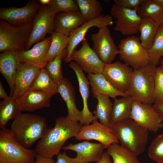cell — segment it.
Returning <instances> with one entry per match:
<instances>
[{"label": "cell", "mask_w": 163, "mask_h": 163, "mask_svg": "<svg viewBox=\"0 0 163 163\" xmlns=\"http://www.w3.org/2000/svg\"><path fill=\"white\" fill-rule=\"evenodd\" d=\"M148 51L150 63L157 66L163 56V23L160 25L153 43Z\"/></svg>", "instance_id": "obj_35"}, {"label": "cell", "mask_w": 163, "mask_h": 163, "mask_svg": "<svg viewBox=\"0 0 163 163\" xmlns=\"http://www.w3.org/2000/svg\"><path fill=\"white\" fill-rule=\"evenodd\" d=\"M51 36V41L46 57L47 62L65 51L69 40V37L55 31Z\"/></svg>", "instance_id": "obj_34"}, {"label": "cell", "mask_w": 163, "mask_h": 163, "mask_svg": "<svg viewBox=\"0 0 163 163\" xmlns=\"http://www.w3.org/2000/svg\"><path fill=\"white\" fill-rule=\"evenodd\" d=\"M148 155L158 163H163V132L155 138L149 147Z\"/></svg>", "instance_id": "obj_37"}, {"label": "cell", "mask_w": 163, "mask_h": 163, "mask_svg": "<svg viewBox=\"0 0 163 163\" xmlns=\"http://www.w3.org/2000/svg\"><path fill=\"white\" fill-rule=\"evenodd\" d=\"M35 149L26 148L16 140L10 129L0 130V163H34Z\"/></svg>", "instance_id": "obj_5"}, {"label": "cell", "mask_w": 163, "mask_h": 163, "mask_svg": "<svg viewBox=\"0 0 163 163\" xmlns=\"http://www.w3.org/2000/svg\"><path fill=\"white\" fill-rule=\"evenodd\" d=\"M161 102H163V67L161 66L156 68L153 97L154 104Z\"/></svg>", "instance_id": "obj_39"}, {"label": "cell", "mask_w": 163, "mask_h": 163, "mask_svg": "<svg viewBox=\"0 0 163 163\" xmlns=\"http://www.w3.org/2000/svg\"><path fill=\"white\" fill-rule=\"evenodd\" d=\"M82 126L79 122L73 121L67 116L57 118L54 127H48L43 136L38 140L35 149L36 153L53 158L60 152L68 139L77 135Z\"/></svg>", "instance_id": "obj_1"}, {"label": "cell", "mask_w": 163, "mask_h": 163, "mask_svg": "<svg viewBox=\"0 0 163 163\" xmlns=\"http://www.w3.org/2000/svg\"><path fill=\"white\" fill-rule=\"evenodd\" d=\"M152 105L163 121V102L155 103Z\"/></svg>", "instance_id": "obj_43"}, {"label": "cell", "mask_w": 163, "mask_h": 163, "mask_svg": "<svg viewBox=\"0 0 163 163\" xmlns=\"http://www.w3.org/2000/svg\"><path fill=\"white\" fill-rule=\"evenodd\" d=\"M40 69L31 64L19 62L15 76V88L12 98L16 100L29 89Z\"/></svg>", "instance_id": "obj_20"}, {"label": "cell", "mask_w": 163, "mask_h": 163, "mask_svg": "<svg viewBox=\"0 0 163 163\" xmlns=\"http://www.w3.org/2000/svg\"><path fill=\"white\" fill-rule=\"evenodd\" d=\"M137 12L141 18H149L159 26L163 23V6L154 0H144Z\"/></svg>", "instance_id": "obj_30"}, {"label": "cell", "mask_w": 163, "mask_h": 163, "mask_svg": "<svg viewBox=\"0 0 163 163\" xmlns=\"http://www.w3.org/2000/svg\"><path fill=\"white\" fill-rule=\"evenodd\" d=\"M75 137L78 140H96L106 148L112 144L119 142L112 133L110 129L98 122L97 120H94L91 124L82 126L79 132Z\"/></svg>", "instance_id": "obj_16"}, {"label": "cell", "mask_w": 163, "mask_h": 163, "mask_svg": "<svg viewBox=\"0 0 163 163\" xmlns=\"http://www.w3.org/2000/svg\"><path fill=\"white\" fill-rule=\"evenodd\" d=\"M19 62L16 50H8L0 54V72L8 85L11 97L14 90L15 78Z\"/></svg>", "instance_id": "obj_23"}, {"label": "cell", "mask_w": 163, "mask_h": 163, "mask_svg": "<svg viewBox=\"0 0 163 163\" xmlns=\"http://www.w3.org/2000/svg\"><path fill=\"white\" fill-rule=\"evenodd\" d=\"M161 66L163 67V57L162 58V59L161 60Z\"/></svg>", "instance_id": "obj_48"}, {"label": "cell", "mask_w": 163, "mask_h": 163, "mask_svg": "<svg viewBox=\"0 0 163 163\" xmlns=\"http://www.w3.org/2000/svg\"><path fill=\"white\" fill-rule=\"evenodd\" d=\"M51 40L50 36L36 43L28 50L17 51L18 61L40 69L45 68L48 62L46 57Z\"/></svg>", "instance_id": "obj_17"}, {"label": "cell", "mask_w": 163, "mask_h": 163, "mask_svg": "<svg viewBox=\"0 0 163 163\" xmlns=\"http://www.w3.org/2000/svg\"><path fill=\"white\" fill-rule=\"evenodd\" d=\"M69 66L76 75L79 86V92L83 101V107L81 111L79 123L82 126L89 124L94 120L98 119L93 115V113L90 111L88 107V101L90 93L89 82L83 71L75 62L70 61Z\"/></svg>", "instance_id": "obj_18"}, {"label": "cell", "mask_w": 163, "mask_h": 163, "mask_svg": "<svg viewBox=\"0 0 163 163\" xmlns=\"http://www.w3.org/2000/svg\"><path fill=\"white\" fill-rule=\"evenodd\" d=\"M51 99L42 91L29 89L16 100L22 112H32L49 107Z\"/></svg>", "instance_id": "obj_21"}, {"label": "cell", "mask_w": 163, "mask_h": 163, "mask_svg": "<svg viewBox=\"0 0 163 163\" xmlns=\"http://www.w3.org/2000/svg\"><path fill=\"white\" fill-rule=\"evenodd\" d=\"M50 5L56 13L79 11L76 0H51Z\"/></svg>", "instance_id": "obj_38"}, {"label": "cell", "mask_w": 163, "mask_h": 163, "mask_svg": "<svg viewBox=\"0 0 163 163\" xmlns=\"http://www.w3.org/2000/svg\"><path fill=\"white\" fill-rule=\"evenodd\" d=\"M92 49L104 64L112 63L119 51L112 38L108 27L99 29L96 33L91 34Z\"/></svg>", "instance_id": "obj_9"}, {"label": "cell", "mask_w": 163, "mask_h": 163, "mask_svg": "<svg viewBox=\"0 0 163 163\" xmlns=\"http://www.w3.org/2000/svg\"><path fill=\"white\" fill-rule=\"evenodd\" d=\"M70 60L74 61L83 72L88 74L101 73L105 65L85 39L81 48L73 51Z\"/></svg>", "instance_id": "obj_12"}, {"label": "cell", "mask_w": 163, "mask_h": 163, "mask_svg": "<svg viewBox=\"0 0 163 163\" xmlns=\"http://www.w3.org/2000/svg\"><path fill=\"white\" fill-rule=\"evenodd\" d=\"M57 156V160L55 163H78L76 157L72 158L68 156L65 151L60 152Z\"/></svg>", "instance_id": "obj_41"}, {"label": "cell", "mask_w": 163, "mask_h": 163, "mask_svg": "<svg viewBox=\"0 0 163 163\" xmlns=\"http://www.w3.org/2000/svg\"><path fill=\"white\" fill-rule=\"evenodd\" d=\"M96 163H112L110 155L106 152H104L100 159Z\"/></svg>", "instance_id": "obj_44"}, {"label": "cell", "mask_w": 163, "mask_h": 163, "mask_svg": "<svg viewBox=\"0 0 163 163\" xmlns=\"http://www.w3.org/2000/svg\"><path fill=\"white\" fill-rule=\"evenodd\" d=\"M56 12L49 5H41L33 21L30 36L25 50L54 31V18Z\"/></svg>", "instance_id": "obj_8"}, {"label": "cell", "mask_w": 163, "mask_h": 163, "mask_svg": "<svg viewBox=\"0 0 163 163\" xmlns=\"http://www.w3.org/2000/svg\"><path fill=\"white\" fill-rule=\"evenodd\" d=\"M159 26L149 18H142L139 39L142 46L147 50L152 45Z\"/></svg>", "instance_id": "obj_31"}, {"label": "cell", "mask_w": 163, "mask_h": 163, "mask_svg": "<svg viewBox=\"0 0 163 163\" xmlns=\"http://www.w3.org/2000/svg\"><path fill=\"white\" fill-rule=\"evenodd\" d=\"M112 18L117 19L115 30L124 35H133L139 31L142 20L137 11L128 9L115 4L110 11Z\"/></svg>", "instance_id": "obj_11"}, {"label": "cell", "mask_w": 163, "mask_h": 163, "mask_svg": "<svg viewBox=\"0 0 163 163\" xmlns=\"http://www.w3.org/2000/svg\"><path fill=\"white\" fill-rule=\"evenodd\" d=\"M111 15L101 14L99 17L88 21H85L79 27L73 30L69 36L68 44L66 49L65 62L71 61L70 57L73 51L84 39L86 33L91 28L96 27L98 29L112 25L113 23Z\"/></svg>", "instance_id": "obj_15"}, {"label": "cell", "mask_w": 163, "mask_h": 163, "mask_svg": "<svg viewBox=\"0 0 163 163\" xmlns=\"http://www.w3.org/2000/svg\"><path fill=\"white\" fill-rule=\"evenodd\" d=\"M54 22L55 31L69 37L73 30L85 21L79 11L56 13Z\"/></svg>", "instance_id": "obj_22"}, {"label": "cell", "mask_w": 163, "mask_h": 163, "mask_svg": "<svg viewBox=\"0 0 163 163\" xmlns=\"http://www.w3.org/2000/svg\"><path fill=\"white\" fill-rule=\"evenodd\" d=\"M10 97L8 96L5 91L3 85L1 81L0 82V98L3 100L8 98Z\"/></svg>", "instance_id": "obj_45"}, {"label": "cell", "mask_w": 163, "mask_h": 163, "mask_svg": "<svg viewBox=\"0 0 163 163\" xmlns=\"http://www.w3.org/2000/svg\"><path fill=\"white\" fill-rule=\"evenodd\" d=\"M120 59L134 69L150 63L148 50L142 45L139 38L132 35L121 39L118 45Z\"/></svg>", "instance_id": "obj_7"}, {"label": "cell", "mask_w": 163, "mask_h": 163, "mask_svg": "<svg viewBox=\"0 0 163 163\" xmlns=\"http://www.w3.org/2000/svg\"><path fill=\"white\" fill-rule=\"evenodd\" d=\"M97 103L94 113L100 122L110 128V119L113 104L110 97L105 95L97 94L94 97Z\"/></svg>", "instance_id": "obj_29"}, {"label": "cell", "mask_w": 163, "mask_h": 163, "mask_svg": "<svg viewBox=\"0 0 163 163\" xmlns=\"http://www.w3.org/2000/svg\"><path fill=\"white\" fill-rule=\"evenodd\" d=\"M110 128L124 147L137 156L144 152L148 141L147 129L131 118L111 125Z\"/></svg>", "instance_id": "obj_3"}, {"label": "cell", "mask_w": 163, "mask_h": 163, "mask_svg": "<svg viewBox=\"0 0 163 163\" xmlns=\"http://www.w3.org/2000/svg\"><path fill=\"white\" fill-rule=\"evenodd\" d=\"M133 71L125 63L117 61L105 64L101 73L117 90L127 93L131 83Z\"/></svg>", "instance_id": "obj_13"}, {"label": "cell", "mask_w": 163, "mask_h": 163, "mask_svg": "<svg viewBox=\"0 0 163 163\" xmlns=\"http://www.w3.org/2000/svg\"><path fill=\"white\" fill-rule=\"evenodd\" d=\"M65 51L48 61L45 68L53 82L57 85L64 78L62 68V59L66 56ZM64 58V59H65Z\"/></svg>", "instance_id": "obj_36"}, {"label": "cell", "mask_w": 163, "mask_h": 163, "mask_svg": "<svg viewBox=\"0 0 163 163\" xmlns=\"http://www.w3.org/2000/svg\"><path fill=\"white\" fill-rule=\"evenodd\" d=\"M87 78L91 86L93 97L101 94L114 99L117 97H124L128 94L115 88L105 78L102 73L88 74Z\"/></svg>", "instance_id": "obj_25"}, {"label": "cell", "mask_w": 163, "mask_h": 163, "mask_svg": "<svg viewBox=\"0 0 163 163\" xmlns=\"http://www.w3.org/2000/svg\"><path fill=\"white\" fill-rule=\"evenodd\" d=\"M53 158H47L37 154L34 163H55Z\"/></svg>", "instance_id": "obj_42"}, {"label": "cell", "mask_w": 163, "mask_h": 163, "mask_svg": "<svg viewBox=\"0 0 163 163\" xmlns=\"http://www.w3.org/2000/svg\"><path fill=\"white\" fill-rule=\"evenodd\" d=\"M156 67V66L149 63L143 67L133 70L127 93L133 100L153 104Z\"/></svg>", "instance_id": "obj_4"}, {"label": "cell", "mask_w": 163, "mask_h": 163, "mask_svg": "<svg viewBox=\"0 0 163 163\" xmlns=\"http://www.w3.org/2000/svg\"><path fill=\"white\" fill-rule=\"evenodd\" d=\"M57 88L59 93L66 104L68 112L67 116L73 121L79 122L81 111L76 106L74 87L68 78L64 77L58 84Z\"/></svg>", "instance_id": "obj_24"}, {"label": "cell", "mask_w": 163, "mask_h": 163, "mask_svg": "<svg viewBox=\"0 0 163 163\" xmlns=\"http://www.w3.org/2000/svg\"><path fill=\"white\" fill-rule=\"evenodd\" d=\"M144 0H114V4L124 8L137 11Z\"/></svg>", "instance_id": "obj_40"}, {"label": "cell", "mask_w": 163, "mask_h": 163, "mask_svg": "<svg viewBox=\"0 0 163 163\" xmlns=\"http://www.w3.org/2000/svg\"><path fill=\"white\" fill-rule=\"evenodd\" d=\"M130 118L155 133L163 127V121L152 104L133 100Z\"/></svg>", "instance_id": "obj_10"}, {"label": "cell", "mask_w": 163, "mask_h": 163, "mask_svg": "<svg viewBox=\"0 0 163 163\" xmlns=\"http://www.w3.org/2000/svg\"><path fill=\"white\" fill-rule=\"evenodd\" d=\"M105 147L99 143L85 141L76 144L70 143L62 149L70 150L75 152L78 163L97 162L101 157Z\"/></svg>", "instance_id": "obj_19"}, {"label": "cell", "mask_w": 163, "mask_h": 163, "mask_svg": "<svg viewBox=\"0 0 163 163\" xmlns=\"http://www.w3.org/2000/svg\"><path fill=\"white\" fill-rule=\"evenodd\" d=\"M156 3L163 6V0H154Z\"/></svg>", "instance_id": "obj_47"}, {"label": "cell", "mask_w": 163, "mask_h": 163, "mask_svg": "<svg viewBox=\"0 0 163 163\" xmlns=\"http://www.w3.org/2000/svg\"><path fill=\"white\" fill-rule=\"evenodd\" d=\"M29 89L42 91L51 98L59 93L57 85L53 80L45 68L40 69Z\"/></svg>", "instance_id": "obj_27"}, {"label": "cell", "mask_w": 163, "mask_h": 163, "mask_svg": "<svg viewBox=\"0 0 163 163\" xmlns=\"http://www.w3.org/2000/svg\"><path fill=\"white\" fill-rule=\"evenodd\" d=\"M79 11L85 21L97 18L101 14L102 7L97 0H76Z\"/></svg>", "instance_id": "obj_33"}, {"label": "cell", "mask_w": 163, "mask_h": 163, "mask_svg": "<svg viewBox=\"0 0 163 163\" xmlns=\"http://www.w3.org/2000/svg\"><path fill=\"white\" fill-rule=\"evenodd\" d=\"M41 5L37 2H29L24 6L10 7L0 8V19L13 25L33 22Z\"/></svg>", "instance_id": "obj_14"}, {"label": "cell", "mask_w": 163, "mask_h": 163, "mask_svg": "<svg viewBox=\"0 0 163 163\" xmlns=\"http://www.w3.org/2000/svg\"><path fill=\"white\" fill-rule=\"evenodd\" d=\"M106 152L112 157L113 163H140L137 155L118 143L110 145Z\"/></svg>", "instance_id": "obj_32"}, {"label": "cell", "mask_w": 163, "mask_h": 163, "mask_svg": "<svg viewBox=\"0 0 163 163\" xmlns=\"http://www.w3.org/2000/svg\"><path fill=\"white\" fill-rule=\"evenodd\" d=\"M33 22L13 25L0 20V52L25 50L33 28Z\"/></svg>", "instance_id": "obj_6"}, {"label": "cell", "mask_w": 163, "mask_h": 163, "mask_svg": "<svg viewBox=\"0 0 163 163\" xmlns=\"http://www.w3.org/2000/svg\"><path fill=\"white\" fill-rule=\"evenodd\" d=\"M38 1L41 5L45 6L49 5L51 0H39Z\"/></svg>", "instance_id": "obj_46"}, {"label": "cell", "mask_w": 163, "mask_h": 163, "mask_svg": "<svg viewBox=\"0 0 163 163\" xmlns=\"http://www.w3.org/2000/svg\"><path fill=\"white\" fill-rule=\"evenodd\" d=\"M133 100L129 95L114 99L110 116L111 126L130 118Z\"/></svg>", "instance_id": "obj_26"}, {"label": "cell", "mask_w": 163, "mask_h": 163, "mask_svg": "<svg viewBox=\"0 0 163 163\" xmlns=\"http://www.w3.org/2000/svg\"><path fill=\"white\" fill-rule=\"evenodd\" d=\"M22 111L16 100L12 97L0 101V128H6L8 122L14 120L21 113Z\"/></svg>", "instance_id": "obj_28"}, {"label": "cell", "mask_w": 163, "mask_h": 163, "mask_svg": "<svg viewBox=\"0 0 163 163\" xmlns=\"http://www.w3.org/2000/svg\"><path fill=\"white\" fill-rule=\"evenodd\" d=\"M48 128L46 120L44 117L32 113H22L14 120L10 129L17 141L28 148L43 136Z\"/></svg>", "instance_id": "obj_2"}]
</instances>
